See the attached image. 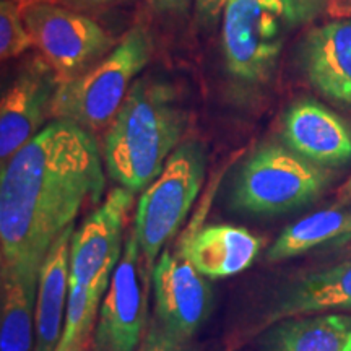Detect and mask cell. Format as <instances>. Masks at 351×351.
Listing matches in <instances>:
<instances>
[{"instance_id":"obj_26","label":"cell","mask_w":351,"mask_h":351,"mask_svg":"<svg viewBox=\"0 0 351 351\" xmlns=\"http://www.w3.org/2000/svg\"><path fill=\"white\" fill-rule=\"evenodd\" d=\"M70 2L78 3V5L83 7H98V5H106V3H111L114 0H70Z\"/></svg>"},{"instance_id":"obj_19","label":"cell","mask_w":351,"mask_h":351,"mask_svg":"<svg viewBox=\"0 0 351 351\" xmlns=\"http://www.w3.org/2000/svg\"><path fill=\"white\" fill-rule=\"evenodd\" d=\"M350 215L351 210L341 207H330L307 215L280 232L267 251L265 261L270 263L283 262L301 256L320 244L333 243L345 231Z\"/></svg>"},{"instance_id":"obj_1","label":"cell","mask_w":351,"mask_h":351,"mask_svg":"<svg viewBox=\"0 0 351 351\" xmlns=\"http://www.w3.org/2000/svg\"><path fill=\"white\" fill-rule=\"evenodd\" d=\"M104 169L93 134L52 121L0 174V269H34L83 208L99 205Z\"/></svg>"},{"instance_id":"obj_9","label":"cell","mask_w":351,"mask_h":351,"mask_svg":"<svg viewBox=\"0 0 351 351\" xmlns=\"http://www.w3.org/2000/svg\"><path fill=\"white\" fill-rule=\"evenodd\" d=\"M155 320L174 339L191 341L213 309L208 278L189 261L184 243L165 249L152 270Z\"/></svg>"},{"instance_id":"obj_25","label":"cell","mask_w":351,"mask_h":351,"mask_svg":"<svg viewBox=\"0 0 351 351\" xmlns=\"http://www.w3.org/2000/svg\"><path fill=\"white\" fill-rule=\"evenodd\" d=\"M339 200L341 204H348V202H351V176L348 181L339 189Z\"/></svg>"},{"instance_id":"obj_28","label":"cell","mask_w":351,"mask_h":351,"mask_svg":"<svg viewBox=\"0 0 351 351\" xmlns=\"http://www.w3.org/2000/svg\"><path fill=\"white\" fill-rule=\"evenodd\" d=\"M317 2H319V0H317Z\"/></svg>"},{"instance_id":"obj_24","label":"cell","mask_w":351,"mask_h":351,"mask_svg":"<svg viewBox=\"0 0 351 351\" xmlns=\"http://www.w3.org/2000/svg\"><path fill=\"white\" fill-rule=\"evenodd\" d=\"M348 243H351V215H350V221H348V225H346L345 231L341 232L340 238H337L333 243H330V245L332 247H340V245H345Z\"/></svg>"},{"instance_id":"obj_10","label":"cell","mask_w":351,"mask_h":351,"mask_svg":"<svg viewBox=\"0 0 351 351\" xmlns=\"http://www.w3.org/2000/svg\"><path fill=\"white\" fill-rule=\"evenodd\" d=\"M134 192L114 187L72 234L69 289L109 283L124 251L122 234Z\"/></svg>"},{"instance_id":"obj_6","label":"cell","mask_w":351,"mask_h":351,"mask_svg":"<svg viewBox=\"0 0 351 351\" xmlns=\"http://www.w3.org/2000/svg\"><path fill=\"white\" fill-rule=\"evenodd\" d=\"M207 173V152L199 140L179 145L163 171L140 195L134 230L145 270L152 275L163 247L174 238L202 189Z\"/></svg>"},{"instance_id":"obj_2","label":"cell","mask_w":351,"mask_h":351,"mask_svg":"<svg viewBox=\"0 0 351 351\" xmlns=\"http://www.w3.org/2000/svg\"><path fill=\"white\" fill-rule=\"evenodd\" d=\"M178 91L160 78H138L104 135L109 178L137 194L163 171L187 129Z\"/></svg>"},{"instance_id":"obj_21","label":"cell","mask_w":351,"mask_h":351,"mask_svg":"<svg viewBox=\"0 0 351 351\" xmlns=\"http://www.w3.org/2000/svg\"><path fill=\"white\" fill-rule=\"evenodd\" d=\"M137 351H197L191 341H182L174 339L168 332L160 327L155 319L147 327L142 343L138 345Z\"/></svg>"},{"instance_id":"obj_7","label":"cell","mask_w":351,"mask_h":351,"mask_svg":"<svg viewBox=\"0 0 351 351\" xmlns=\"http://www.w3.org/2000/svg\"><path fill=\"white\" fill-rule=\"evenodd\" d=\"M21 16L34 47L60 83L80 77L116 47L103 26L56 3L28 2Z\"/></svg>"},{"instance_id":"obj_22","label":"cell","mask_w":351,"mask_h":351,"mask_svg":"<svg viewBox=\"0 0 351 351\" xmlns=\"http://www.w3.org/2000/svg\"><path fill=\"white\" fill-rule=\"evenodd\" d=\"M228 2L230 0H195L197 15H199L200 23L207 26L217 23L219 16H223V10H225Z\"/></svg>"},{"instance_id":"obj_15","label":"cell","mask_w":351,"mask_h":351,"mask_svg":"<svg viewBox=\"0 0 351 351\" xmlns=\"http://www.w3.org/2000/svg\"><path fill=\"white\" fill-rule=\"evenodd\" d=\"M186 254L200 275L221 280L247 270L262 251L263 241L241 226L212 225L182 238Z\"/></svg>"},{"instance_id":"obj_8","label":"cell","mask_w":351,"mask_h":351,"mask_svg":"<svg viewBox=\"0 0 351 351\" xmlns=\"http://www.w3.org/2000/svg\"><path fill=\"white\" fill-rule=\"evenodd\" d=\"M148 276L137 238L130 232L101 301L95 351H137L147 332Z\"/></svg>"},{"instance_id":"obj_3","label":"cell","mask_w":351,"mask_h":351,"mask_svg":"<svg viewBox=\"0 0 351 351\" xmlns=\"http://www.w3.org/2000/svg\"><path fill=\"white\" fill-rule=\"evenodd\" d=\"M153 38L134 26L98 64L73 80L59 83L51 104L54 121H69L90 134L109 129L129 95L134 78L150 62Z\"/></svg>"},{"instance_id":"obj_27","label":"cell","mask_w":351,"mask_h":351,"mask_svg":"<svg viewBox=\"0 0 351 351\" xmlns=\"http://www.w3.org/2000/svg\"><path fill=\"white\" fill-rule=\"evenodd\" d=\"M75 351H86V346H80V348H77Z\"/></svg>"},{"instance_id":"obj_17","label":"cell","mask_w":351,"mask_h":351,"mask_svg":"<svg viewBox=\"0 0 351 351\" xmlns=\"http://www.w3.org/2000/svg\"><path fill=\"white\" fill-rule=\"evenodd\" d=\"M39 270L0 269V351H33Z\"/></svg>"},{"instance_id":"obj_13","label":"cell","mask_w":351,"mask_h":351,"mask_svg":"<svg viewBox=\"0 0 351 351\" xmlns=\"http://www.w3.org/2000/svg\"><path fill=\"white\" fill-rule=\"evenodd\" d=\"M301 67L315 91L351 108V19L315 26L301 44Z\"/></svg>"},{"instance_id":"obj_16","label":"cell","mask_w":351,"mask_h":351,"mask_svg":"<svg viewBox=\"0 0 351 351\" xmlns=\"http://www.w3.org/2000/svg\"><path fill=\"white\" fill-rule=\"evenodd\" d=\"M73 231L75 226H70L54 241L39 270L33 351H56L62 337L69 301L70 243Z\"/></svg>"},{"instance_id":"obj_11","label":"cell","mask_w":351,"mask_h":351,"mask_svg":"<svg viewBox=\"0 0 351 351\" xmlns=\"http://www.w3.org/2000/svg\"><path fill=\"white\" fill-rule=\"evenodd\" d=\"M60 80L41 56L16 73L0 101V161L2 166L44 129Z\"/></svg>"},{"instance_id":"obj_4","label":"cell","mask_w":351,"mask_h":351,"mask_svg":"<svg viewBox=\"0 0 351 351\" xmlns=\"http://www.w3.org/2000/svg\"><path fill=\"white\" fill-rule=\"evenodd\" d=\"M317 0H230L223 10L221 44L228 72L263 83L274 72L289 32L315 10Z\"/></svg>"},{"instance_id":"obj_12","label":"cell","mask_w":351,"mask_h":351,"mask_svg":"<svg viewBox=\"0 0 351 351\" xmlns=\"http://www.w3.org/2000/svg\"><path fill=\"white\" fill-rule=\"evenodd\" d=\"M282 137L289 150L322 168H339L351 161V125L313 99L288 108Z\"/></svg>"},{"instance_id":"obj_14","label":"cell","mask_w":351,"mask_h":351,"mask_svg":"<svg viewBox=\"0 0 351 351\" xmlns=\"http://www.w3.org/2000/svg\"><path fill=\"white\" fill-rule=\"evenodd\" d=\"M351 311V258L287 285L262 314L261 328L301 315Z\"/></svg>"},{"instance_id":"obj_23","label":"cell","mask_w":351,"mask_h":351,"mask_svg":"<svg viewBox=\"0 0 351 351\" xmlns=\"http://www.w3.org/2000/svg\"><path fill=\"white\" fill-rule=\"evenodd\" d=\"M155 12L161 15H186L192 0H150Z\"/></svg>"},{"instance_id":"obj_18","label":"cell","mask_w":351,"mask_h":351,"mask_svg":"<svg viewBox=\"0 0 351 351\" xmlns=\"http://www.w3.org/2000/svg\"><path fill=\"white\" fill-rule=\"evenodd\" d=\"M262 351H351V314L285 319L267 328Z\"/></svg>"},{"instance_id":"obj_5","label":"cell","mask_w":351,"mask_h":351,"mask_svg":"<svg viewBox=\"0 0 351 351\" xmlns=\"http://www.w3.org/2000/svg\"><path fill=\"white\" fill-rule=\"evenodd\" d=\"M335 178L291 152L287 145L265 143L244 161L231 192V205L251 215H282L317 200Z\"/></svg>"},{"instance_id":"obj_20","label":"cell","mask_w":351,"mask_h":351,"mask_svg":"<svg viewBox=\"0 0 351 351\" xmlns=\"http://www.w3.org/2000/svg\"><path fill=\"white\" fill-rule=\"evenodd\" d=\"M34 47L26 28L21 8L15 0L0 2V57L2 60L19 57Z\"/></svg>"}]
</instances>
